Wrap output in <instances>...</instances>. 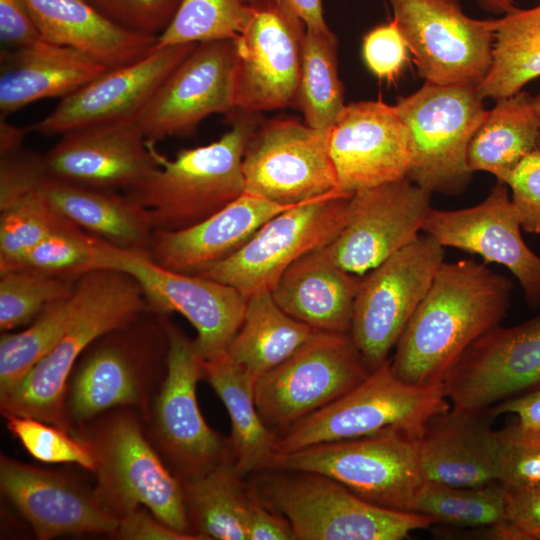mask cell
<instances>
[{
	"instance_id": "6",
	"label": "cell",
	"mask_w": 540,
	"mask_h": 540,
	"mask_svg": "<svg viewBox=\"0 0 540 540\" xmlns=\"http://www.w3.org/2000/svg\"><path fill=\"white\" fill-rule=\"evenodd\" d=\"M450 407L441 384H408L394 374L387 359L352 390L279 436L274 453L368 436L391 427L421 435L430 417Z\"/></svg>"
},
{
	"instance_id": "17",
	"label": "cell",
	"mask_w": 540,
	"mask_h": 540,
	"mask_svg": "<svg viewBox=\"0 0 540 540\" xmlns=\"http://www.w3.org/2000/svg\"><path fill=\"white\" fill-rule=\"evenodd\" d=\"M235 63L233 39L198 43L135 116L146 141L190 135L212 114L231 117Z\"/></svg>"
},
{
	"instance_id": "11",
	"label": "cell",
	"mask_w": 540,
	"mask_h": 540,
	"mask_svg": "<svg viewBox=\"0 0 540 540\" xmlns=\"http://www.w3.org/2000/svg\"><path fill=\"white\" fill-rule=\"evenodd\" d=\"M351 195L334 191L283 210L235 253L192 275L229 285L247 298L271 291L293 262L339 235L348 221Z\"/></svg>"
},
{
	"instance_id": "23",
	"label": "cell",
	"mask_w": 540,
	"mask_h": 540,
	"mask_svg": "<svg viewBox=\"0 0 540 540\" xmlns=\"http://www.w3.org/2000/svg\"><path fill=\"white\" fill-rule=\"evenodd\" d=\"M197 44L154 49L128 65L108 69L62 98L29 132L63 135L67 132L125 118H135L169 73Z\"/></svg>"
},
{
	"instance_id": "50",
	"label": "cell",
	"mask_w": 540,
	"mask_h": 540,
	"mask_svg": "<svg viewBox=\"0 0 540 540\" xmlns=\"http://www.w3.org/2000/svg\"><path fill=\"white\" fill-rule=\"evenodd\" d=\"M43 174L42 155L20 150L1 157L0 209L32 192Z\"/></svg>"
},
{
	"instance_id": "40",
	"label": "cell",
	"mask_w": 540,
	"mask_h": 540,
	"mask_svg": "<svg viewBox=\"0 0 540 540\" xmlns=\"http://www.w3.org/2000/svg\"><path fill=\"white\" fill-rule=\"evenodd\" d=\"M71 311L70 298L49 303L28 328L0 339V394L16 385L55 346Z\"/></svg>"
},
{
	"instance_id": "48",
	"label": "cell",
	"mask_w": 540,
	"mask_h": 540,
	"mask_svg": "<svg viewBox=\"0 0 540 540\" xmlns=\"http://www.w3.org/2000/svg\"><path fill=\"white\" fill-rule=\"evenodd\" d=\"M506 488V521L487 528L485 535L501 540H540V486Z\"/></svg>"
},
{
	"instance_id": "56",
	"label": "cell",
	"mask_w": 540,
	"mask_h": 540,
	"mask_svg": "<svg viewBox=\"0 0 540 540\" xmlns=\"http://www.w3.org/2000/svg\"><path fill=\"white\" fill-rule=\"evenodd\" d=\"M28 128H20L8 123L4 118L0 121V158L15 154L21 146Z\"/></svg>"
},
{
	"instance_id": "57",
	"label": "cell",
	"mask_w": 540,
	"mask_h": 540,
	"mask_svg": "<svg viewBox=\"0 0 540 540\" xmlns=\"http://www.w3.org/2000/svg\"><path fill=\"white\" fill-rule=\"evenodd\" d=\"M486 10L505 14L513 10L516 6L514 0H477Z\"/></svg>"
},
{
	"instance_id": "9",
	"label": "cell",
	"mask_w": 540,
	"mask_h": 540,
	"mask_svg": "<svg viewBox=\"0 0 540 540\" xmlns=\"http://www.w3.org/2000/svg\"><path fill=\"white\" fill-rule=\"evenodd\" d=\"M102 268L131 276L141 287L150 310L161 315L179 313L186 318L196 330L194 341L203 360L225 353L243 322L247 297L219 281L166 269L145 253L101 239L88 271Z\"/></svg>"
},
{
	"instance_id": "43",
	"label": "cell",
	"mask_w": 540,
	"mask_h": 540,
	"mask_svg": "<svg viewBox=\"0 0 540 540\" xmlns=\"http://www.w3.org/2000/svg\"><path fill=\"white\" fill-rule=\"evenodd\" d=\"M7 427L27 452L44 463H75L95 469V458L86 441L71 437L66 429L31 416H6Z\"/></svg>"
},
{
	"instance_id": "18",
	"label": "cell",
	"mask_w": 540,
	"mask_h": 540,
	"mask_svg": "<svg viewBox=\"0 0 540 540\" xmlns=\"http://www.w3.org/2000/svg\"><path fill=\"white\" fill-rule=\"evenodd\" d=\"M452 407L487 410L540 387V313L474 341L441 382Z\"/></svg>"
},
{
	"instance_id": "32",
	"label": "cell",
	"mask_w": 540,
	"mask_h": 540,
	"mask_svg": "<svg viewBox=\"0 0 540 540\" xmlns=\"http://www.w3.org/2000/svg\"><path fill=\"white\" fill-rule=\"evenodd\" d=\"M540 123L533 97L520 91L496 100L473 135L467 152L469 169L504 182L512 169L538 148Z\"/></svg>"
},
{
	"instance_id": "1",
	"label": "cell",
	"mask_w": 540,
	"mask_h": 540,
	"mask_svg": "<svg viewBox=\"0 0 540 540\" xmlns=\"http://www.w3.org/2000/svg\"><path fill=\"white\" fill-rule=\"evenodd\" d=\"M512 290V280L485 263L443 262L395 346L394 374L411 385H440L464 351L500 325Z\"/></svg>"
},
{
	"instance_id": "46",
	"label": "cell",
	"mask_w": 540,
	"mask_h": 540,
	"mask_svg": "<svg viewBox=\"0 0 540 540\" xmlns=\"http://www.w3.org/2000/svg\"><path fill=\"white\" fill-rule=\"evenodd\" d=\"M121 28L159 37L172 22L181 0H87Z\"/></svg>"
},
{
	"instance_id": "51",
	"label": "cell",
	"mask_w": 540,
	"mask_h": 540,
	"mask_svg": "<svg viewBox=\"0 0 540 540\" xmlns=\"http://www.w3.org/2000/svg\"><path fill=\"white\" fill-rule=\"evenodd\" d=\"M0 39L4 50L25 48L42 39L33 16L22 0H0Z\"/></svg>"
},
{
	"instance_id": "49",
	"label": "cell",
	"mask_w": 540,
	"mask_h": 540,
	"mask_svg": "<svg viewBox=\"0 0 540 540\" xmlns=\"http://www.w3.org/2000/svg\"><path fill=\"white\" fill-rule=\"evenodd\" d=\"M408 47L392 19L369 31L363 40V57L369 70L378 78L393 80L402 70Z\"/></svg>"
},
{
	"instance_id": "8",
	"label": "cell",
	"mask_w": 540,
	"mask_h": 540,
	"mask_svg": "<svg viewBox=\"0 0 540 540\" xmlns=\"http://www.w3.org/2000/svg\"><path fill=\"white\" fill-rule=\"evenodd\" d=\"M85 441L95 458V493L109 512L120 519L144 506L170 528L196 535L179 480L165 467L134 417L113 416Z\"/></svg>"
},
{
	"instance_id": "52",
	"label": "cell",
	"mask_w": 540,
	"mask_h": 540,
	"mask_svg": "<svg viewBox=\"0 0 540 540\" xmlns=\"http://www.w3.org/2000/svg\"><path fill=\"white\" fill-rule=\"evenodd\" d=\"M247 540H294L288 520L268 507L250 485L245 510Z\"/></svg>"
},
{
	"instance_id": "10",
	"label": "cell",
	"mask_w": 540,
	"mask_h": 540,
	"mask_svg": "<svg viewBox=\"0 0 540 540\" xmlns=\"http://www.w3.org/2000/svg\"><path fill=\"white\" fill-rule=\"evenodd\" d=\"M370 373L350 333L316 331L289 358L256 379V405L279 437Z\"/></svg>"
},
{
	"instance_id": "26",
	"label": "cell",
	"mask_w": 540,
	"mask_h": 540,
	"mask_svg": "<svg viewBox=\"0 0 540 540\" xmlns=\"http://www.w3.org/2000/svg\"><path fill=\"white\" fill-rule=\"evenodd\" d=\"M289 207L244 192L191 227L154 230L148 256L166 269L196 274L235 253L267 220Z\"/></svg>"
},
{
	"instance_id": "20",
	"label": "cell",
	"mask_w": 540,
	"mask_h": 540,
	"mask_svg": "<svg viewBox=\"0 0 540 540\" xmlns=\"http://www.w3.org/2000/svg\"><path fill=\"white\" fill-rule=\"evenodd\" d=\"M327 145L339 190L347 193L406 178L412 162L409 131L395 105L381 100L345 105Z\"/></svg>"
},
{
	"instance_id": "45",
	"label": "cell",
	"mask_w": 540,
	"mask_h": 540,
	"mask_svg": "<svg viewBox=\"0 0 540 540\" xmlns=\"http://www.w3.org/2000/svg\"><path fill=\"white\" fill-rule=\"evenodd\" d=\"M99 243L100 238L71 224L42 240L18 268L30 267L76 279L87 272Z\"/></svg>"
},
{
	"instance_id": "19",
	"label": "cell",
	"mask_w": 540,
	"mask_h": 540,
	"mask_svg": "<svg viewBox=\"0 0 540 540\" xmlns=\"http://www.w3.org/2000/svg\"><path fill=\"white\" fill-rule=\"evenodd\" d=\"M430 200L407 177L353 192L348 221L327 250L344 270L363 276L419 235Z\"/></svg>"
},
{
	"instance_id": "35",
	"label": "cell",
	"mask_w": 540,
	"mask_h": 540,
	"mask_svg": "<svg viewBox=\"0 0 540 540\" xmlns=\"http://www.w3.org/2000/svg\"><path fill=\"white\" fill-rule=\"evenodd\" d=\"M540 77V4L518 8L495 19L493 60L479 96L500 99L523 90Z\"/></svg>"
},
{
	"instance_id": "42",
	"label": "cell",
	"mask_w": 540,
	"mask_h": 540,
	"mask_svg": "<svg viewBox=\"0 0 540 540\" xmlns=\"http://www.w3.org/2000/svg\"><path fill=\"white\" fill-rule=\"evenodd\" d=\"M71 224L34 190L0 209V272L18 268L42 240Z\"/></svg>"
},
{
	"instance_id": "39",
	"label": "cell",
	"mask_w": 540,
	"mask_h": 540,
	"mask_svg": "<svg viewBox=\"0 0 540 540\" xmlns=\"http://www.w3.org/2000/svg\"><path fill=\"white\" fill-rule=\"evenodd\" d=\"M257 0H181L155 47L229 40L250 22Z\"/></svg>"
},
{
	"instance_id": "3",
	"label": "cell",
	"mask_w": 540,
	"mask_h": 540,
	"mask_svg": "<svg viewBox=\"0 0 540 540\" xmlns=\"http://www.w3.org/2000/svg\"><path fill=\"white\" fill-rule=\"evenodd\" d=\"M218 140L183 149L172 160L157 151L159 167L124 194L146 208L154 230L191 227L245 192L243 158L262 123L260 113L236 111Z\"/></svg>"
},
{
	"instance_id": "41",
	"label": "cell",
	"mask_w": 540,
	"mask_h": 540,
	"mask_svg": "<svg viewBox=\"0 0 540 540\" xmlns=\"http://www.w3.org/2000/svg\"><path fill=\"white\" fill-rule=\"evenodd\" d=\"M75 280L30 267L0 272V329L22 326L49 303L70 298Z\"/></svg>"
},
{
	"instance_id": "31",
	"label": "cell",
	"mask_w": 540,
	"mask_h": 540,
	"mask_svg": "<svg viewBox=\"0 0 540 540\" xmlns=\"http://www.w3.org/2000/svg\"><path fill=\"white\" fill-rule=\"evenodd\" d=\"M203 377L222 400L231 421L228 438L237 472H259L274 453L278 436L261 418L255 400V381L244 368L222 355L203 361Z\"/></svg>"
},
{
	"instance_id": "34",
	"label": "cell",
	"mask_w": 540,
	"mask_h": 540,
	"mask_svg": "<svg viewBox=\"0 0 540 540\" xmlns=\"http://www.w3.org/2000/svg\"><path fill=\"white\" fill-rule=\"evenodd\" d=\"M243 479L227 459L206 473L179 480L194 534L206 540H247L250 485Z\"/></svg>"
},
{
	"instance_id": "16",
	"label": "cell",
	"mask_w": 540,
	"mask_h": 540,
	"mask_svg": "<svg viewBox=\"0 0 540 540\" xmlns=\"http://www.w3.org/2000/svg\"><path fill=\"white\" fill-rule=\"evenodd\" d=\"M245 193L293 206L340 191L327 131L291 118L262 122L243 158Z\"/></svg>"
},
{
	"instance_id": "53",
	"label": "cell",
	"mask_w": 540,
	"mask_h": 540,
	"mask_svg": "<svg viewBox=\"0 0 540 540\" xmlns=\"http://www.w3.org/2000/svg\"><path fill=\"white\" fill-rule=\"evenodd\" d=\"M119 538L126 540H199L196 535L176 531L151 512L148 513L142 506L127 513L119 519V526L115 533Z\"/></svg>"
},
{
	"instance_id": "47",
	"label": "cell",
	"mask_w": 540,
	"mask_h": 540,
	"mask_svg": "<svg viewBox=\"0 0 540 540\" xmlns=\"http://www.w3.org/2000/svg\"><path fill=\"white\" fill-rule=\"evenodd\" d=\"M503 183L511 190V201L522 229L540 234V148L528 153Z\"/></svg>"
},
{
	"instance_id": "33",
	"label": "cell",
	"mask_w": 540,
	"mask_h": 540,
	"mask_svg": "<svg viewBox=\"0 0 540 540\" xmlns=\"http://www.w3.org/2000/svg\"><path fill=\"white\" fill-rule=\"evenodd\" d=\"M314 332L283 311L270 290H260L247 298L243 322L225 352L257 379L289 358Z\"/></svg>"
},
{
	"instance_id": "28",
	"label": "cell",
	"mask_w": 540,
	"mask_h": 540,
	"mask_svg": "<svg viewBox=\"0 0 540 540\" xmlns=\"http://www.w3.org/2000/svg\"><path fill=\"white\" fill-rule=\"evenodd\" d=\"M107 70L76 49L44 39L25 48L3 50L1 117L41 99L64 98Z\"/></svg>"
},
{
	"instance_id": "44",
	"label": "cell",
	"mask_w": 540,
	"mask_h": 540,
	"mask_svg": "<svg viewBox=\"0 0 540 540\" xmlns=\"http://www.w3.org/2000/svg\"><path fill=\"white\" fill-rule=\"evenodd\" d=\"M499 481L509 488L540 486V425L517 417L497 430Z\"/></svg>"
},
{
	"instance_id": "55",
	"label": "cell",
	"mask_w": 540,
	"mask_h": 540,
	"mask_svg": "<svg viewBox=\"0 0 540 540\" xmlns=\"http://www.w3.org/2000/svg\"><path fill=\"white\" fill-rule=\"evenodd\" d=\"M303 21L306 28H329L324 17L322 0H278Z\"/></svg>"
},
{
	"instance_id": "7",
	"label": "cell",
	"mask_w": 540,
	"mask_h": 540,
	"mask_svg": "<svg viewBox=\"0 0 540 540\" xmlns=\"http://www.w3.org/2000/svg\"><path fill=\"white\" fill-rule=\"evenodd\" d=\"M395 108L411 139L407 178L431 194L462 193L473 174L468 147L488 113L476 86L425 82Z\"/></svg>"
},
{
	"instance_id": "38",
	"label": "cell",
	"mask_w": 540,
	"mask_h": 540,
	"mask_svg": "<svg viewBox=\"0 0 540 540\" xmlns=\"http://www.w3.org/2000/svg\"><path fill=\"white\" fill-rule=\"evenodd\" d=\"M506 486L498 481L458 486L426 480L419 490L413 512L432 517L436 524L489 528L506 521Z\"/></svg>"
},
{
	"instance_id": "36",
	"label": "cell",
	"mask_w": 540,
	"mask_h": 540,
	"mask_svg": "<svg viewBox=\"0 0 540 540\" xmlns=\"http://www.w3.org/2000/svg\"><path fill=\"white\" fill-rule=\"evenodd\" d=\"M139 402L136 362L126 345L103 343L81 362L69 401L76 420L86 421L110 408Z\"/></svg>"
},
{
	"instance_id": "14",
	"label": "cell",
	"mask_w": 540,
	"mask_h": 540,
	"mask_svg": "<svg viewBox=\"0 0 540 540\" xmlns=\"http://www.w3.org/2000/svg\"><path fill=\"white\" fill-rule=\"evenodd\" d=\"M167 335V373L154 409L157 445L178 480L199 476L232 459L228 439L204 420L196 388L203 358L194 340L171 323ZM233 460V459H232Z\"/></svg>"
},
{
	"instance_id": "22",
	"label": "cell",
	"mask_w": 540,
	"mask_h": 540,
	"mask_svg": "<svg viewBox=\"0 0 540 540\" xmlns=\"http://www.w3.org/2000/svg\"><path fill=\"white\" fill-rule=\"evenodd\" d=\"M42 155L46 175L72 184L124 192L159 167L154 143L146 141L134 118L79 128L61 135Z\"/></svg>"
},
{
	"instance_id": "27",
	"label": "cell",
	"mask_w": 540,
	"mask_h": 540,
	"mask_svg": "<svg viewBox=\"0 0 540 540\" xmlns=\"http://www.w3.org/2000/svg\"><path fill=\"white\" fill-rule=\"evenodd\" d=\"M326 246L293 262L271 294L283 311L314 331L350 333L362 276L340 267Z\"/></svg>"
},
{
	"instance_id": "13",
	"label": "cell",
	"mask_w": 540,
	"mask_h": 540,
	"mask_svg": "<svg viewBox=\"0 0 540 540\" xmlns=\"http://www.w3.org/2000/svg\"><path fill=\"white\" fill-rule=\"evenodd\" d=\"M418 74L440 85L478 86L493 60L495 19L466 15L458 0H387Z\"/></svg>"
},
{
	"instance_id": "54",
	"label": "cell",
	"mask_w": 540,
	"mask_h": 540,
	"mask_svg": "<svg viewBox=\"0 0 540 540\" xmlns=\"http://www.w3.org/2000/svg\"><path fill=\"white\" fill-rule=\"evenodd\" d=\"M488 411L495 417L511 413L524 423L540 425V387L503 401L489 408Z\"/></svg>"
},
{
	"instance_id": "25",
	"label": "cell",
	"mask_w": 540,
	"mask_h": 540,
	"mask_svg": "<svg viewBox=\"0 0 540 540\" xmlns=\"http://www.w3.org/2000/svg\"><path fill=\"white\" fill-rule=\"evenodd\" d=\"M495 418L488 409L454 407L430 417L419 438V455L426 480L458 486L498 480Z\"/></svg>"
},
{
	"instance_id": "15",
	"label": "cell",
	"mask_w": 540,
	"mask_h": 540,
	"mask_svg": "<svg viewBox=\"0 0 540 540\" xmlns=\"http://www.w3.org/2000/svg\"><path fill=\"white\" fill-rule=\"evenodd\" d=\"M306 26L278 0H257L235 44L236 111L296 106Z\"/></svg>"
},
{
	"instance_id": "4",
	"label": "cell",
	"mask_w": 540,
	"mask_h": 540,
	"mask_svg": "<svg viewBox=\"0 0 540 540\" xmlns=\"http://www.w3.org/2000/svg\"><path fill=\"white\" fill-rule=\"evenodd\" d=\"M252 484L260 499L290 523L294 540H402L435 520L372 504L314 472L263 470Z\"/></svg>"
},
{
	"instance_id": "37",
	"label": "cell",
	"mask_w": 540,
	"mask_h": 540,
	"mask_svg": "<svg viewBox=\"0 0 540 540\" xmlns=\"http://www.w3.org/2000/svg\"><path fill=\"white\" fill-rule=\"evenodd\" d=\"M338 46L330 28H306L295 107L309 127L324 132L346 105L338 74Z\"/></svg>"
},
{
	"instance_id": "29",
	"label": "cell",
	"mask_w": 540,
	"mask_h": 540,
	"mask_svg": "<svg viewBox=\"0 0 540 540\" xmlns=\"http://www.w3.org/2000/svg\"><path fill=\"white\" fill-rule=\"evenodd\" d=\"M41 38L76 49L108 69L151 53L158 37L130 32L106 18L87 0H22Z\"/></svg>"
},
{
	"instance_id": "12",
	"label": "cell",
	"mask_w": 540,
	"mask_h": 540,
	"mask_svg": "<svg viewBox=\"0 0 540 540\" xmlns=\"http://www.w3.org/2000/svg\"><path fill=\"white\" fill-rule=\"evenodd\" d=\"M444 262V247L418 235L361 277L350 335L370 372L388 358Z\"/></svg>"
},
{
	"instance_id": "5",
	"label": "cell",
	"mask_w": 540,
	"mask_h": 540,
	"mask_svg": "<svg viewBox=\"0 0 540 540\" xmlns=\"http://www.w3.org/2000/svg\"><path fill=\"white\" fill-rule=\"evenodd\" d=\"M420 435L391 427L378 433L273 453L260 471L291 470L326 475L377 506L413 512L426 478Z\"/></svg>"
},
{
	"instance_id": "24",
	"label": "cell",
	"mask_w": 540,
	"mask_h": 540,
	"mask_svg": "<svg viewBox=\"0 0 540 540\" xmlns=\"http://www.w3.org/2000/svg\"><path fill=\"white\" fill-rule=\"evenodd\" d=\"M0 486L36 536L115 534L119 519L90 493L58 474L1 456Z\"/></svg>"
},
{
	"instance_id": "2",
	"label": "cell",
	"mask_w": 540,
	"mask_h": 540,
	"mask_svg": "<svg viewBox=\"0 0 540 540\" xmlns=\"http://www.w3.org/2000/svg\"><path fill=\"white\" fill-rule=\"evenodd\" d=\"M67 326L52 348L16 385L0 394L3 415L31 416L67 429L66 385L76 360L92 343L131 325L150 310L139 284L113 269L75 280Z\"/></svg>"
},
{
	"instance_id": "30",
	"label": "cell",
	"mask_w": 540,
	"mask_h": 540,
	"mask_svg": "<svg viewBox=\"0 0 540 540\" xmlns=\"http://www.w3.org/2000/svg\"><path fill=\"white\" fill-rule=\"evenodd\" d=\"M52 211L119 248L148 255L154 232L149 211L115 191L65 182L43 174L33 189Z\"/></svg>"
},
{
	"instance_id": "58",
	"label": "cell",
	"mask_w": 540,
	"mask_h": 540,
	"mask_svg": "<svg viewBox=\"0 0 540 540\" xmlns=\"http://www.w3.org/2000/svg\"><path fill=\"white\" fill-rule=\"evenodd\" d=\"M533 105L540 123V93L533 97ZM538 148H540V135L538 140Z\"/></svg>"
},
{
	"instance_id": "21",
	"label": "cell",
	"mask_w": 540,
	"mask_h": 540,
	"mask_svg": "<svg viewBox=\"0 0 540 540\" xmlns=\"http://www.w3.org/2000/svg\"><path fill=\"white\" fill-rule=\"evenodd\" d=\"M500 181L475 206L457 210L432 208L422 231L443 247L481 256L505 266L518 280L526 303L540 305V257L524 242L521 223Z\"/></svg>"
}]
</instances>
